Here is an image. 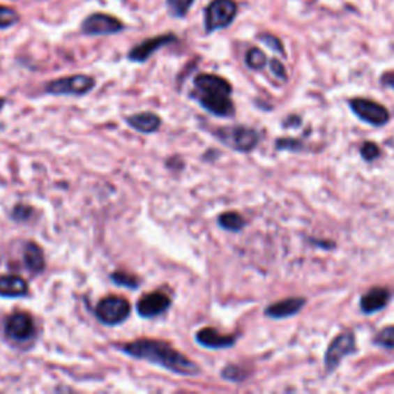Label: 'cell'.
<instances>
[{
    "label": "cell",
    "instance_id": "15",
    "mask_svg": "<svg viewBox=\"0 0 394 394\" xmlns=\"http://www.w3.org/2000/svg\"><path fill=\"white\" fill-rule=\"evenodd\" d=\"M196 340L205 348L222 349L232 348L236 344V336H225L214 328H202L196 333Z\"/></svg>",
    "mask_w": 394,
    "mask_h": 394
},
{
    "label": "cell",
    "instance_id": "6",
    "mask_svg": "<svg viewBox=\"0 0 394 394\" xmlns=\"http://www.w3.org/2000/svg\"><path fill=\"white\" fill-rule=\"evenodd\" d=\"M131 305L130 302L119 296H109L102 299L98 307H96V317L99 322L105 325H119L123 324L130 317Z\"/></svg>",
    "mask_w": 394,
    "mask_h": 394
},
{
    "label": "cell",
    "instance_id": "9",
    "mask_svg": "<svg viewBox=\"0 0 394 394\" xmlns=\"http://www.w3.org/2000/svg\"><path fill=\"white\" fill-rule=\"evenodd\" d=\"M349 108L361 121L373 126H384L390 122V113L381 103L365 98H353L348 102Z\"/></svg>",
    "mask_w": 394,
    "mask_h": 394
},
{
    "label": "cell",
    "instance_id": "13",
    "mask_svg": "<svg viewBox=\"0 0 394 394\" xmlns=\"http://www.w3.org/2000/svg\"><path fill=\"white\" fill-rule=\"evenodd\" d=\"M390 299V289L381 287L371 288L370 291H367L361 297V311L363 315H374L377 311L384 310L386 305H388Z\"/></svg>",
    "mask_w": 394,
    "mask_h": 394
},
{
    "label": "cell",
    "instance_id": "26",
    "mask_svg": "<svg viewBox=\"0 0 394 394\" xmlns=\"http://www.w3.org/2000/svg\"><path fill=\"white\" fill-rule=\"evenodd\" d=\"M247 376H248L247 371L237 365H228L224 368V371H222V377L232 382H242L247 379Z\"/></svg>",
    "mask_w": 394,
    "mask_h": 394
},
{
    "label": "cell",
    "instance_id": "19",
    "mask_svg": "<svg viewBox=\"0 0 394 394\" xmlns=\"http://www.w3.org/2000/svg\"><path fill=\"white\" fill-rule=\"evenodd\" d=\"M245 224V219L239 213H234V211H228L219 215V225L227 229V232H232V233H239L241 229H243Z\"/></svg>",
    "mask_w": 394,
    "mask_h": 394
},
{
    "label": "cell",
    "instance_id": "17",
    "mask_svg": "<svg viewBox=\"0 0 394 394\" xmlns=\"http://www.w3.org/2000/svg\"><path fill=\"white\" fill-rule=\"evenodd\" d=\"M126 123H128L132 130H136L139 132H144V135H151L156 132L162 125L160 117L154 113H139L132 114L130 117L125 119Z\"/></svg>",
    "mask_w": 394,
    "mask_h": 394
},
{
    "label": "cell",
    "instance_id": "27",
    "mask_svg": "<svg viewBox=\"0 0 394 394\" xmlns=\"http://www.w3.org/2000/svg\"><path fill=\"white\" fill-rule=\"evenodd\" d=\"M361 156L363 158V160L373 162L381 156V148H379L377 144L374 142H365L361 148Z\"/></svg>",
    "mask_w": 394,
    "mask_h": 394
},
{
    "label": "cell",
    "instance_id": "8",
    "mask_svg": "<svg viewBox=\"0 0 394 394\" xmlns=\"http://www.w3.org/2000/svg\"><path fill=\"white\" fill-rule=\"evenodd\" d=\"M125 24L111 14L105 13H93L90 16H86L85 20L82 22V33L85 36H113L122 33L125 29Z\"/></svg>",
    "mask_w": 394,
    "mask_h": 394
},
{
    "label": "cell",
    "instance_id": "10",
    "mask_svg": "<svg viewBox=\"0 0 394 394\" xmlns=\"http://www.w3.org/2000/svg\"><path fill=\"white\" fill-rule=\"evenodd\" d=\"M176 42H177V37L174 34H171V33L150 37V39L140 42L139 45H136L135 48L130 50L128 61L136 62V63H144L154 53H158L160 48L171 45V43H176Z\"/></svg>",
    "mask_w": 394,
    "mask_h": 394
},
{
    "label": "cell",
    "instance_id": "3",
    "mask_svg": "<svg viewBox=\"0 0 394 394\" xmlns=\"http://www.w3.org/2000/svg\"><path fill=\"white\" fill-rule=\"evenodd\" d=\"M239 13L236 0H211L204 11V28L206 34H213L233 25Z\"/></svg>",
    "mask_w": 394,
    "mask_h": 394
},
{
    "label": "cell",
    "instance_id": "21",
    "mask_svg": "<svg viewBox=\"0 0 394 394\" xmlns=\"http://www.w3.org/2000/svg\"><path fill=\"white\" fill-rule=\"evenodd\" d=\"M196 0H167V8L169 14L176 19L187 17Z\"/></svg>",
    "mask_w": 394,
    "mask_h": 394
},
{
    "label": "cell",
    "instance_id": "5",
    "mask_svg": "<svg viewBox=\"0 0 394 394\" xmlns=\"http://www.w3.org/2000/svg\"><path fill=\"white\" fill-rule=\"evenodd\" d=\"M96 86V80L86 74H74V76L61 77L47 84L45 91L51 96H85Z\"/></svg>",
    "mask_w": 394,
    "mask_h": 394
},
{
    "label": "cell",
    "instance_id": "20",
    "mask_svg": "<svg viewBox=\"0 0 394 394\" xmlns=\"http://www.w3.org/2000/svg\"><path fill=\"white\" fill-rule=\"evenodd\" d=\"M245 63H247L250 70L260 71V70L265 68L266 63H268V59H266V56H265L262 50L250 48L247 51V54H245Z\"/></svg>",
    "mask_w": 394,
    "mask_h": 394
},
{
    "label": "cell",
    "instance_id": "4",
    "mask_svg": "<svg viewBox=\"0 0 394 394\" xmlns=\"http://www.w3.org/2000/svg\"><path fill=\"white\" fill-rule=\"evenodd\" d=\"M215 137L222 144L232 148L234 151L250 153L257 146L260 136L256 130L248 128V126H224V128L215 130Z\"/></svg>",
    "mask_w": 394,
    "mask_h": 394
},
{
    "label": "cell",
    "instance_id": "28",
    "mask_svg": "<svg viewBox=\"0 0 394 394\" xmlns=\"http://www.w3.org/2000/svg\"><path fill=\"white\" fill-rule=\"evenodd\" d=\"M268 63H270V71H271L273 76L279 79L280 82H287L288 76H287L285 65L282 63L280 61H278V59H271V61H268Z\"/></svg>",
    "mask_w": 394,
    "mask_h": 394
},
{
    "label": "cell",
    "instance_id": "23",
    "mask_svg": "<svg viewBox=\"0 0 394 394\" xmlns=\"http://www.w3.org/2000/svg\"><path fill=\"white\" fill-rule=\"evenodd\" d=\"M373 342L377 347H382L386 349H394V325L382 328L376 334Z\"/></svg>",
    "mask_w": 394,
    "mask_h": 394
},
{
    "label": "cell",
    "instance_id": "11",
    "mask_svg": "<svg viewBox=\"0 0 394 394\" xmlns=\"http://www.w3.org/2000/svg\"><path fill=\"white\" fill-rule=\"evenodd\" d=\"M5 333L14 342H26L34 338L36 326L33 317L28 313H14L5 322Z\"/></svg>",
    "mask_w": 394,
    "mask_h": 394
},
{
    "label": "cell",
    "instance_id": "12",
    "mask_svg": "<svg viewBox=\"0 0 394 394\" xmlns=\"http://www.w3.org/2000/svg\"><path fill=\"white\" fill-rule=\"evenodd\" d=\"M169 305L171 299L165 293H148L137 301V313L144 319H153L165 313Z\"/></svg>",
    "mask_w": 394,
    "mask_h": 394
},
{
    "label": "cell",
    "instance_id": "7",
    "mask_svg": "<svg viewBox=\"0 0 394 394\" xmlns=\"http://www.w3.org/2000/svg\"><path fill=\"white\" fill-rule=\"evenodd\" d=\"M358 351V347H356V338L353 331H342L339 336L334 338L331 340V344L326 348L325 353V368L328 373L336 370L340 362L344 361L347 356L354 354Z\"/></svg>",
    "mask_w": 394,
    "mask_h": 394
},
{
    "label": "cell",
    "instance_id": "18",
    "mask_svg": "<svg viewBox=\"0 0 394 394\" xmlns=\"http://www.w3.org/2000/svg\"><path fill=\"white\" fill-rule=\"evenodd\" d=\"M24 264L26 270L33 274H40L45 270V257H43V251L40 247L34 242H29L25 245L24 250Z\"/></svg>",
    "mask_w": 394,
    "mask_h": 394
},
{
    "label": "cell",
    "instance_id": "24",
    "mask_svg": "<svg viewBox=\"0 0 394 394\" xmlns=\"http://www.w3.org/2000/svg\"><path fill=\"white\" fill-rule=\"evenodd\" d=\"M19 20H20V16L16 10L0 5V29H6V28L17 25Z\"/></svg>",
    "mask_w": 394,
    "mask_h": 394
},
{
    "label": "cell",
    "instance_id": "14",
    "mask_svg": "<svg viewBox=\"0 0 394 394\" xmlns=\"http://www.w3.org/2000/svg\"><path fill=\"white\" fill-rule=\"evenodd\" d=\"M305 303H307V301H305L303 297H288V299L270 305V307L265 310V316H268L271 319L291 317L299 313V311L305 307Z\"/></svg>",
    "mask_w": 394,
    "mask_h": 394
},
{
    "label": "cell",
    "instance_id": "29",
    "mask_svg": "<svg viewBox=\"0 0 394 394\" xmlns=\"http://www.w3.org/2000/svg\"><path fill=\"white\" fill-rule=\"evenodd\" d=\"M31 213H33V208L31 206L17 205V206H14L11 215H13L14 220L24 222V220H28V218H29V215H31Z\"/></svg>",
    "mask_w": 394,
    "mask_h": 394
},
{
    "label": "cell",
    "instance_id": "2",
    "mask_svg": "<svg viewBox=\"0 0 394 394\" xmlns=\"http://www.w3.org/2000/svg\"><path fill=\"white\" fill-rule=\"evenodd\" d=\"M195 91L191 98L196 99L200 107L215 117H233L234 103L232 100L233 86L218 74L204 73L192 80Z\"/></svg>",
    "mask_w": 394,
    "mask_h": 394
},
{
    "label": "cell",
    "instance_id": "1",
    "mask_svg": "<svg viewBox=\"0 0 394 394\" xmlns=\"http://www.w3.org/2000/svg\"><path fill=\"white\" fill-rule=\"evenodd\" d=\"M122 353L131 356L135 359L146 361L154 365L168 370L171 373L179 376H197L200 368L196 362L190 361L187 356L177 351L167 342L154 339H139L128 344L117 345Z\"/></svg>",
    "mask_w": 394,
    "mask_h": 394
},
{
    "label": "cell",
    "instance_id": "22",
    "mask_svg": "<svg viewBox=\"0 0 394 394\" xmlns=\"http://www.w3.org/2000/svg\"><path fill=\"white\" fill-rule=\"evenodd\" d=\"M257 39L264 43L265 47H268L271 51H274V53H278L280 56H284L287 57V51H285V47H284V43H282V40L279 39L278 36H274L271 33H260L257 34Z\"/></svg>",
    "mask_w": 394,
    "mask_h": 394
},
{
    "label": "cell",
    "instance_id": "25",
    "mask_svg": "<svg viewBox=\"0 0 394 394\" xmlns=\"http://www.w3.org/2000/svg\"><path fill=\"white\" fill-rule=\"evenodd\" d=\"M111 280H113L116 285L126 287V288L136 289L139 287V279L136 276H132V274L123 273V271H116L111 274Z\"/></svg>",
    "mask_w": 394,
    "mask_h": 394
},
{
    "label": "cell",
    "instance_id": "16",
    "mask_svg": "<svg viewBox=\"0 0 394 394\" xmlns=\"http://www.w3.org/2000/svg\"><path fill=\"white\" fill-rule=\"evenodd\" d=\"M28 291L25 279L13 274H0V297H24Z\"/></svg>",
    "mask_w": 394,
    "mask_h": 394
},
{
    "label": "cell",
    "instance_id": "30",
    "mask_svg": "<svg viewBox=\"0 0 394 394\" xmlns=\"http://www.w3.org/2000/svg\"><path fill=\"white\" fill-rule=\"evenodd\" d=\"M381 84L390 90H394V71H385L381 76Z\"/></svg>",
    "mask_w": 394,
    "mask_h": 394
}]
</instances>
